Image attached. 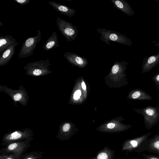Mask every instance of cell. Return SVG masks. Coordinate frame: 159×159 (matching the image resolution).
Segmentation results:
<instances>
[{
  "label": "cell",
  "instance_id": "5b68a950",
  "mask_svg": "<svg viewBox=\"0 0 159 159\" xmlns=\"http://www.w3.org/2000/svg\"><path fill=\"white\" fill-rule=\"evenodd\" d=\"M56 23L59 30L67 41H73L77 38L79 31L71 23L58 17Z\"/></svg>",
  "mask_w": 159,
  "mask_h": 159
},
{
  "label": "cell",
  "instance_id": "4fadbf2b",
  "mask_svg": "<svg viewBox=\"0 0 159 159\" xmlns=\"http://www.w3.org/2000/svg\"><path fill=\"white\" fill-rule=\"evenodd\" d=\"M18 44V42L6 48L0 57V65L3 66L7 63L15 53V48Z\"/></svg>",
  "mask_w": 159,
  "mask_h": 159
},
{
  "label": "cell",
  "instance_id": "5bb4252c",
  "mask_svg": "<svg viewBox=\"0 0 159 159\" xmlns=\"http://www.w3.org/2000/svg\"><path fill=\"white\" fill-rule=\"evenodd\" d=\"M59 46L57 33L54 31L43 44V48L44 51L48 52Z\"/></svg>",
  "mask_w": 159,
  "mask_h": 159
},
{
  "label": "cell",
  "instance_id": "d4e9b609",
  "mask_svg": "<svg viewBox=\"0 0 159 159\" xmlns=\"http://www.w3.org/2000/svg\"><path fill=\"white\" fill-rule=\"evenodd\" d=\"M22 97V95L20 93H17L14 97V99L16 101H18L20 100Z\"/></svg>",
  "mask_w": 159,
  "mask_h": 159
},
{
  "label": "cell",
  "instance_id": "6da1fadb",
  "mask_svg": "<svg viewBox=\"0 0 159 159\" xmlns=\"http://www.w3.org/2000/svg\"><path fill=\"white\" fill-rule=\"evenodd\" d=\"M96 30L101 36V39L108 45H110L109 41L116 42L128 46H131L133 43L125 35L119 32L103 28H96Z\"/></svg>",
  "mask_w": 159,
  "mask_h": 159
},
{
  "label": "cell",
  "instance_id": "f546056e",
  "mask_svg": "<svg viewBox=\"0 0 159 159\" xmlns=\"http://www.w3.org/2000/svg\"><path fill=\"white\" fill-rule=\"evenodd\" d=\"M139 159V158L135 159H135Z\"/></svg>",
  "mask_w": 159,
  "mask_h": 159
},
{
  "label": "cell",
  "instance_id": "30bf717a",
  "mask_svg": "<svg viewBox=\"0 0 159 159\" xmlns=\"http://www.w3.org/2000/svg\"><path fill=\"white\" fill-rule=\"evenodd\" d=\"M115 7L125 14L132 16L135 14L132 7L129 3L124 0H111Z\"/></svg>",
  "mask_w": 159,
  "mask_h": 159
},
{
  "label": "cell",
  "instance_id": "9c48e42d",
  "mask_svg": "<svg viewBox=\"0 0 159 159\" xmlns=\"http://www.w3.org/2000/svg\"><path fill=\"white\" fill-rule=\"evenodd\" d=\"M67 61L72 64L79 66H84L88 63L87 59L76 53L69 52L65 53L63 55Z\"/></svg>",
  "mask_w": 159,
  "mask_h": 159
},
{
  "label": "cell",
  "instance_id": "484cf974",
  "mask_svg": "<svg viewBox=\"0 0 159 159\" xmlns=\"http://www.w3.org/2000/svg\"><path fill=\"white\" fill-rule=\"evenodd\" d=\"M115 126V125L114 123H111L108 124L107 126L109 129H112L114 128Z\"/></svg>",
  "mask_w": 159,
  "mask_h": 159
},
{
  "label": "cell",
  "instance_id": "ffe728a7",
  "mask_svg": "<svg viewBox=\"0 0 159 159\" xmlns=\"http://www.w3.org/2000/svg\"><path fill=\"white\" fill-rule=\"evenodd\" d=\"M142 156L143 159H159V156H158L145 154H142Z\"/></svg>",
  "mask_w": 159,
  "mask_h": 159
},
{
  "label": "cell",
  "instance_id": "ac0fdd59",
  "mask_svg": "<svg viewBox=\"0 0 159 159\" xmlns=\"http://www.w3.org/2000/svg\"><path fill=\"white\" fill-rule=\"evenodd\" d=\"M20 156L16 153L0 154V159H18Z\"/></svg>",
  "mask_w": 159,
  "mask_h": 159
},
{
  "label": "cell",
  "instance_id": "ba28073f",
  "mask_svg": "<svg viewBox=\"0 0 159 159\" xmlns=\"http://www.w3.org/2000/svg\"><path fill=\"white\" fill-rule=\"evenodd\" d=\"M159 64V52L148 57V56L145 57L142 66L141 73L149 72Z\"/></svg>",
  "mask_w": 159,
  "mask_h": 159
},
{
  "label": "cell",
  "instance_id": "8992f818",
  "mask_svg": "<svg viewBox=\"0 0 159 159\" xmlns=\"http://www.w3.org/2000/svg\"><path fill=\"white\" fill-rule=\"evenodd\" d=\"M33 134L30 131H15L6 134L3 136L0 145L6 146L11 143L21 141L31 137Z\"/></svg>",
  "mask_w": 159,
  "mask_h": 159
},
{
  "label": "cell",
  "instance_id": "f1b7e54d",
  "mask_svg": "<svg viewBox=\"0 0 159 159\" xmlns=\"http://www.w3.org/2000/svg\"><path fill=\"white\" fill-rule=\"evenodd\" d=\"M3 24L2 23L1 21L0 22V26H2Z\"/></svg>",
  "mask_w": 159,
  "mask_h": 159
},
{
  "label": "cell",
  "instance_id": "7402d4cb",
  "mask_svg": "<svg viewBox=\"0 0 159 159\" xmlns=\"http://www.w3.org/2000/svg\"><path fill=\"white\" fill-rule=\"evenodd\" d=\"M14 1L19 3L20 5H26L30 2V0H14Z\"/></svg>",
  "mask_w": 159,
  "mask_h": 159
},
{
  "label": "cell",
  "instance_id": "cb8c5ba5",
  "mask_svg": "<svg viewBox=\"0 0 159 159\" xmlns=\"http://www.w3.org/2000/svg\"><path fill=\"white\" fill-rule=\"evenodd\" d=\"M42 73V70H40L34 69L33 70V73L35 75L38 76L40 75Z\"/></svg>",
  "mask_w": 159,
  "mask_h": 159
},
{
  "label": "cell",
  "instance_id": "e0dca14e",
  "mask_svg": "<svg viewBox=\"0 0 159 159\" xmlns=\"http://www.w3.org/2000/svg\"><path fill=\"white\" fill-rule=\"evenodd\" d=\"M43 157V152L34 151L23 154L18 159H41Z\"/></svg>",
  "mask_w": 159,
  "mask_h": 159
},
{
  "label": "cell",
  "instance_id": "9a60e30c",
  "mask_svg": "<svg viewBox=\"0 0 159 159\" xmlns=\"http://www.w3.org/2000/svg\"><path fill=\"white\" fill-rule=\"evenodd\" d=\"M130 98L134 100L150 101L152 99V97L140 88L132 90L130 94Z\"/></svg>",
  "mask_w": 159,
  "mask_h": 159
},
{
  "label": "cell",
  "instance_id": "7c38bea8",
  "mask_svg": "<svg viewBox=\"0 0 159 159\" xmlns=\"http://www.w3.org/2000/svg\"><path fill=\"white\" fill-rule=\"evenodd\" d=\"M145 151L157 155L159 156V134L149 138L147 141Z\"/></svg>",
  "mask_w": 159,
  "mask_h": 159
},
{
  "label": "cell",
  "instance_id": "7a4b0ae2",
  "mask_svg": "<svg viewBox=\"0 0 159 159\" xmlns=\"http://www.w3.org/2000/svg\"><path fill=\"white\" fill-rule=\"evenodd\" d=\"M135 112L143 116L145 128L148 130L159 122V106H148L144 108L135 109Z\"/></svg>",
  "mask_w": 159,
  "mask_h": 159
},
{
  "label": "cell",
  "instance_id": "603a6c76",
  "mask_svg": "<svg viewBox=\"0 0 159 159\" xmlns=\"http://www.w3.org/2000/svg\"><path fill=\"white\" fill-rule=\"evenodd\" d=\"M108 155L107 154L103 152L99 154L97 157L98 159H107Z\"/></svg>",
  "mask_w": 159,
  "mask_h": 159
},
{
  "label": "cell",
  "instance_id": "3957f363",
  "mask_svg": "<svg viewBox=\"0 0 159 159\" xmlns=\"http://www.w3.org/2000/svg\"><path fill=\"white\" fill-rule=\"evenodd\" d=\"M33 139V137H31L23 141L9 144L0 150V154L16 153L20 157L30 148V143Z\"/></svg>",
  "mask_w": 159,
  "mask_h": 159
},
{
  "label": "cell",
  "instance_id": "4316f807",
  "mask_svg": "<svg viewBox=\"0 0 159 159\" xmlns=\"http://www.w3.org/2000/svg\"><path fill=\"white\" fill-rule=\"evenodd\" d=\"M81 86L83 89L85 90L86 89V86L84 82L83 81L81 83Z\"/></svg>",
  "mask_w": 159,
  "mask_h": 159
},
{
  "label": "cell",
  "instance_id": "52a82bcc",
  "mask_svg": "<svg viewBox=\"0 0 159 159\" xmlns=\"http://www.w3.org/2000/svg\"><path fill=\"white\" fill-rule=\"evenodd\" d=\"M152 134V132L148 133L130 140L128 143L129 145L128 147L130 150L138 152H141L145 151L147 141Z\"/></svg>",
  "mask_w": 159,
  "mask_h": 159
},
{
  "label": "cell",
  "instance_id": "44dd1931",
  "mask_svg": "<svg viewBox=\"0 0 159 159\" xmlns=\"http://www.w3.org/2000/svg\"><path fill=\"white\" fill-rule=\"evenodd\" d=\"M81 94V91L80 90H76L74 94L73 98L75 100L78 99Z\"/></svg>",
  "mask_w": 159,
  "mask_h": 159
},
{
  "label": "cell",
  "instance_id": "2e32d148",
  "mask_svg": "<svg viewBox=\"0 0 159 159\" xmlns=\"http://www.w3.org/2000/svg\"><path fill=\"white\" fill-rule=\"evenodd\" d=\"M16 43V39L10 35L0 36V55L8 47Z\"/></svg>",
  "mask_w": 159,
  "mask_h": 159
},
{
  "label": "cell",
  "instance_id": "8fae6325",
  "mask_svg": "<svg viewBox=\"0 0 159 159\" xmlns=\"http://www.w3.org/2000/svg\"><path fill=\"white\" fill-rule=\"evenodd\" d=\"M48 3L55 10L70 17L74 16L76 12L74 9L59 3L50 1Z\"/></svg>",
  "mask_w": 159,
  "mask_h": 159
},
{
  "label": "cell",
  "instance_id": "d6986e66",
  "mask_svg": "<svg viewBox=\"0 0 159 159\" xmlns=\"http://www.w3.org/2000/svg\"><path fill=\"white\" fill-rule=\"evenodd\" d=\"M154 81L155 87L157 90H159V72L157 73L152 78Z\"/></svg>",
  "mask_w": 159,
  "mask_h": 159
},
{
  "label": "cell",
  "instance_id": "83f0119b",
  "mask_svg": "<svg viewBox=\"0 0 159 159\" xmlns=\"http://www.w3.org/2000/svg\"><path fill=\"white\" fill-rule=\"evenodd\" d=\"M154 46H157V47H159V42L156 43L154 44Z\"/></svg>",
  "mask_w": 159,
  "mask_h": 159
},
{
  "label": "cell",
  "instance_id": "277c9868",
  "mask_svg": "<svg viewBox=\"0 0 159 159\" xmlns=\"http://www.w3.org/2000/svg\"><path fill=\"white\" fill-rule=\"evenodd\" d=\"M37 32L36 35L28 38L23 43L18 54L19 58H25L33 55L37 43L42 39L41 31L37 30Z\"/></svg>",
  "mask_w": 159,
  "mask_h": 159
}]
</instances>
